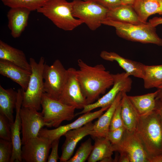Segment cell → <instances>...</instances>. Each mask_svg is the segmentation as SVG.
<instances>
[{
    "mask_svg": "<svg viewBox=\"0 0 162 162\" xmlns=\"http://www.w3.org/2000/svg\"><path fill=\"white\" fill-rule=\"evenodd\" d=\"M109 107H102L94 112H89L84 113L73 122L65 125L59 126L54 129L49 130L42 128L39 131L38 136L47 138L52 142L55 140L60 139L68 131L80 128L98 118Z\"/></svg>",
    "mask_w": 162,
    "mask_h": 162,
    "instance_id": "cell-14",
    "label": "cell"
},
{
    "mask_svg": "<svg viewBox=\"0 0 162 162\" xmlns=\"http://www.w3.org/2000/svg\"><path fill=\"white\" fill-rule=\"evenodd\" d=\"M72 9V2L66 0H48L36 11L47 18L58 28L70 31L83 23L73 16Z\"/></svg>",
    "mask_w": 162,
    "mask_h": 162,
    "instance_id": "cell-4",
    "label": "cell"
},
{
    "mask_svg": "<svg viewBox=\"0 0 162 162\" xmlns=\"http://www.w3.org/2000/svg\"><path fill=\"white\" fill-rule=\"evenodd\" d=\"M149 162H162V153L151 158Z\"/></svg>",
    "mask_w": 162,
    "mask_h": 162,
    "instance_id": "cell-40",
    "label": "cell"
},
{
    "mask_svg": "<svg viewBox=\"0 0 162 162\" xmlns=\"http://www.w3.org/2000/svg\"><path fill=\"white\" fill-rule=\"evenodd\" d=\"M31 11L22 8H11L8 11V27L13 38H18L21 36L27 26Z\"/></svg>",
    "mask_w": 162,
    "mask_h": 162,
    "instance_id": "cell-18",
    "label": "cell"
},
{
    "mask_svg": "<svg viewBox=\"0 0 162 162\" xmlns=\"http://www.w3.org/2000/svg\"><path fill=\"white\" fill-rule=\"evenodd\" d=\"M121 1L122 4L133 5L136 0H121Z\"/></svg>",
    "mask_w": 162,
    "mask_h": 162,
    "instance_id": "cell-42",
    "label": "cell"
},
{
    "mask_svg": "<svg viewBox=\"0 0 162 162\" xmlns=\"http://www.w3.org/2000/svg\"><path fill=\"white\" fill-rule=\"evenodd\" d=\"M91 140L89 138L82 143L74 155L67 162H84L87 160L93 148Z\"/></svg>",
    "mask_w": 162,
    "mask_h": 162,
    "instance_id": "cell-30",
    "label": "cell"
},
{
    "mask_svg": "<svg viewBox=\"0 0 162 162\" xmlns=\"http://www.w3.org/2000/svg\"><path fill=\"white\" fill-rule=\"evenodd\" d=\"M77 64L79 69L76 71L77 79L88 104L93 103L112 86L113 74L101 64L91 66L79 59Z\"/></svg>",
    "mask_w": 162,
    "mask_h": 162,
    "instance_id": "cell-1",
    "label": "cell"
},
{
    "mask_svg": "<svg viewBox=\"0 0 162 162\" xmlns=\"http://www.w3.org/2000/svg\"><path fill=\"white\" fill-rule=\"evenodd\" d=\"M0 60L7 61L32 72L31 65L23 51L0 40Z\"/></svg>",
    "mask_w": 162,
    "mask_h": 162,
    "instance_id": "cell-21",
    "label": "cell"
},
{
    "mask_svg": "<svg viewBox=\"0 0 162 162\" xmlns=\"http://www.w3.org/2000/svg\"><path fill=\"white\" fill-rule=\"evenodd\" d=\"M32 73L28 87L23 90L22 106L31 107L38 111L41 109V102L44 93L43 71L45 64L44 58L41 57L38 63L32 58H29Z\"/></svg>",
    "mask_w": 162,
    "mask_h": 162,
    "instance_id": "cell-5",
    "label": "cell"
},
{
    "mask_svg": "<svg viewBox=\"0 0 162 162\" xmlns=\"http://www.w3.org/2000/svg\"><path fill=\"white\" fill-rule=\"evenodd\" d=\"M41 106L44 121L48 127L57 128L63 121H70L75 116V107L51 98L44 93L42 96Z\"/></svg>",
    "mask_w": 162,
    "mask_h": 162,
    "instance_id": "cell-7",
    "label": "cell"
},
{
    "mask_svg": "<svg viewBox=\"0 0 162 162\" xmlns=\"http://www.w3.org/2000/svg\"><path fill=\"white\" fill-rule=\"evenodd\" d=\"M102 23L114 27L117 34L123 38L131 41L152 44L162 46V39L157 34L155 27L149 22L134 24L106 18Z\"/></svg>",
    "mask_w": 162,
    "mask_h": 162,
    "instance_id": "cell-3",
    "label": "cell"
},
{
    "mask_svg": "<svg viewBox=\"0 0 162 162\" xmlns=\"http://www.w3.org/2000/svg\"><path fill=\"white\" fill-rule=\"evenodd\" d=\"M32 72L7 61L0 60V74L19 84L24 91L28 87Z\"/></svg>",
    "mask_w": 162,
    "mask_h": 162,
    "instance_id": "cell-19",
    "label": "cell"
},
{
    "mask_svg": "<svg viewBox=\"0 0 162 162\" xmlns=\"http://www.w3.org/2000/svg\"><path fill=\"white\" fill-rule=\"evenodd\" d=\"M119 153L120 155L118 158V162H130L129 158L126 153L124 152H121Z\"/></svg>",
    "mask_w": 162,
    "mask_h": 162,
    "instance_id": "cell-39",
    "label": "cell"
},
{
    "mask_svg": "<svg viewBox=\"0 0 162 162\" xmlns=\"http://www.w3.org/2000/svg\"><path fill=\"white\" fill-rule=\"evenodd\" d=\"M112 146L114 152L126 153L130 162H149L150 157L135 131L126 130L121 142Z\"/></svg>",
    "mask_w": 162,
    "mask_h": 162,
    "instance_id": "cell-11",
    "label": "cell"
},
{
    "mask_svg": "<svg viewBox=\"0 0 162 162\" xmlns=\"http://www.w3.org/2000/svg\"><path fill=\"white\" fill-rule=\"evenodd\" d=\"M73 16L94 31L107 18L108 9L93 0H74L72 2Z\"/></svg>",
    "mask_w": 162,
    "mask_h": 162,
    "instance_id": "cell-6",
    "label": "cell"
},
{
    "mask_svg": "<svg viewBox=\"0 0 162 162\" xmlns=\"http://www.w3.org/2000/svg\"><path fill=\"white\" fill-rule=\"evenodd\" d=\"M122 97V92L117 95L114 101L106 112L98 118L94 123L91 135L94 138L96 137L106 138L110 130V127L113 115L120 104Z\"/></svg>",
    "mask_w": 162,
    "mask_h": 162,
    "instance_id": "cell-20",
    "label": "cell"
},
{
    "mask_svg": "<svg viewBox=\"0 0 162 162\" xmlns=\"http://www.w3.org/2000/svg\"><path fill=\"white\" fill-rule=\"evenodd\" d=\"M157 90L144 95L130 96L128 97L140 116L146 115L156 108V98Z\"/></svg>",
    "mask_w": 162,
    "mask_h": 162,
    "instance_id": "cell-26",
    "label": "cell"
},
{
    "mask_svg": "<svg viewBox=\"0 0 162 162\" xmlns=\"http://www.w3.org/2000/svg\"><path fill=\"white\" fill-rule=\"evenodd\" d=\"M126 129L123 126L114 130H109L106 137L112 145L118 144L121 141Z\"/></svg>",
    "mask_w": 162,
    "mask_h": 162,
    "instance_id": "cell-33",
    "label": "cell"
},
{
    "mask_svg": "<svg viewBox=\"0 0 162 162\" xmlns=\"http://www.w3.org/2000/svg\"><path fill=\"white\" fill-rule=\"evenodd\" d=\"M76 71L73 68L67 69L65 81L58 100L76 109H83L88 104L77 79Z\"/></svg>",
    "mask_w": 162,
    "mask_h": 162,
    "instance_id": "cell-10",
    "label": "cell"
},
{
    "mask_svg": "<svg viewBox=\"0 0 162 162\" xmlns=\"http://www.w3.org/2000/svg\"><path fill=\"white\" fill-rule=\"evenodd\" d=\"M17 92L10 88L5 89L0 85V113L8 118L10 124L14 120V110L15 108Z\"/></svg>",
    "mask_w": 162,
    "mask_h": 162,
    "instance_id": "cell-24",
    "label": "cell"
},
{
    "mask_svg": "<svg viewBox=\"0 0 162 162\" xmlns=\"http://www.w3.org/2000/svg\"><path fill=\"white\" fill-rule=\"evenodd\" d=\"M13 150L11 141L0 140V162H10Z\"/></svg>",
    "mask_w": 162,
    "mask_h": 162,
    "instance_id": "cell-31",
    "label": "cell"
},
{
    "mask_svg": "<svg viewBox=\"0 0 162 162\" xmlns=\"http://www.w3.org/2000/svg\"><path fill=\"white\" fill-rule=\"evenodd\" d=\"M132 6L143 23L147 22L148 18L152 15H162V0H136Z\"/></svg>",
    "mask_w": 162,
    "mask_h": 162,
    "instance_id": "cell-25",
    "label": "cell"
},
{
    "mask_svg": "<svg viewBox=\"0 0 162 162\" xmlns=\"http://www.w3.org/2000/svg\"><path fill=\"white\" fill-rule=\"evenodd\" d=\"M52 142L39 136L31 138L23 145L21 156L26 162H47Z\"/></svg>",
    "mask_w": 162,
    "mask_h": 162,
    "instance_id": "cell-13",
    "label": "cell"
},
{
    "mask_svg": "<svg viewBox=\"0 0 162 162\" xmlns=\"http://www.w3.org/2000/svg\"><path fill=\"white\" fill-rule=\"evenodd\" d=\"M155 110L158 113L162 123V105H157Z\"/></svg>",
    "mask_w": 162,
    "mask_h": 162,
    "instance_id": "cell-41",
    "label": "cell"
},
{
    "mask_svg": "<svg viewBox=\"0 0 162 162\" xmlns=\"http://www.w3.org/2000/svg\"><path fill=\"white\" fill-rule=\"evenodd\" d=\"M142 79L145 88L158 87L162 84V64L150 66L145 65Z\"/></svg>",
    "mask_w": 162,
    "mask_h": 162,
    "instance_id": "cell-28",
    "label": "cell"
},
{
    "mask_svg": "<svg viewBox=\"0 0 162 162\" xmlns=\"http://www.w3.org/2000/svg\"><path fill=\"white\" fill-rule=\"evenodd\" d=\"M113 84L108 92L94 103L85 106L82 110L75 114V116L90 112L97 108L109 107L120 92L127 93L130 91L132 81L125 72L113 74Z\"/></svg>",
    "mask_w": 162,
    "mask_h": 162,
    "instance_id": "cell-9",
    "label": "cell"
},
{
    "mask_svg": "<svg viewBox=\"0 0 162 162\" xmlns=\"http://www.w3.org/2000/svg\"><path fill=\"white\" fill-rule=\"evenodd\" d=\"M94 139V144L88 162L100 161L106 158L112 157L114 151L110 142L105 137H96Z\"/></svg>",
    "mask_w": 162,
    "mask_h": 162,
    "instance_id": "cell-27",
    "label": "cell"
},
{
    "mask_svg": "<svg viewBox=\"0 0 162 162\" xmlns=\"http://www.w3.org/2000/svg\"><path fill=\"white\" fill-rule=\"evenodd\" d=\"M5 6L11 8H22L31 11L37 10L48 0H1Z\"/></svg>",
    "mask_w": 162,
    "mask_h": 162,
    "instance_id": "cell-29",
    "label": "cell"
},
{
    "mask_svg": "<svg viewBox=\"0 0 162 162\" xmlns=\"http://www.w3.org/2000/svg\"><path fill=\"white\" fill-rule=\"evenodd\" d=\"M152 26L156 27L160 24H162V17H155L150 19L148 22Z\"/></svg>",
    "mask_w": 162,
    "mask_h": 162,
    "instance_id": "cell-38",
    "label": "cell"
},
{
    "mask_svg": "<svg viewBox=\"0 0 162 162\" xmlns=\"http://www.w3.org/2000/svg\"><path fill=\"white\" fill-rule=\"evenodd\" d=\"M108 9L122 4L121 0H92Z\"/></svg>",
    "mask_w": 162,
    "mask_h": 162,
    "instance_id": "cell-36",
    "label": "cell"
},
{
    "mask_svg": "<svg viewBox=\"0 0 162 162\" xmlns=\"http://www.w3.org/2000/svg\"><path fill=\"white\" fill-rule=\"evenodd\" d=\"M100 162H115L114 159H113L112 158V157L106 158Z\"/></svg>",
    "mask_w": 162,
    "mask_h": 162,
    "instance_id": "cell-43",
    "label": "cell"
},
{
    "mask_svg": "<svg viewBox=\"0 0 162 162\" xmlns=\"http://www.w3.org/2000/svg\"><path fill=\"white\" fill-rule=\"evenodd\" d=\"M31 107L22 106L20 111L21 123L22 144L29 139L38 136L40 130L47 124L44 120L42 112Z\"/></svg>",
    "mask_w": 162,
    "mask_h": 162,
    "instance_id": "cell-12",
    "label": "cell"
},
{
    "mask_svg": "<svg viewBox=\"0 0 162 162\" xmlns=\"http://www.w3.org/2000/svg\"><path fill=\"white\" fill-rule=\"evenodd\" d=\"M92 0H84V1H91Z\"/></svg>",
    "mask_w": 162,
    "mask_h": 162,
    "instance_id": "cell-44",
    "label": "cell"
},
{
    "mask_svg": "<svg viewBox=\"0 0 162 162\" xmlns=\"http://www.w3.org/2000/svg\"><path fill=\"white\" fill-rule=\"evenodd\" d=\"M17 101L16 105V117L13 123L10 124L11 139L13 150L10 162H20L22 161L21 156L22 141L20 138L21 123L20 111L22 106L23 90L19 89L17 91Z\"/></svg>",
    "mask_w": 162,
    "mask_h": 162,
    "instance_id": "cell-16",
    "label": "cell"
},
{
    "mask_svg": "<svg viewBox=\"0 0 162 162\" xmlns=\"http://www.w3.org/2000/svg\"><path fill=\"white\" fill-rule=\"evenodd\" d=\"M67 73L59 59L51 65L45 63L43 71L44 93L49 97L58 100L62 89Z\"/></svg>",
    "mask_w": 162,
    "mask_h": 162,
    "instance_id": "cell-8",
    "label": "cell"
},
{
    "mask_svg": "<svg viewBox=\"0 0 162 162\" xmlns=\"http://www.w3.org/2000/svg\"><path fill=\"white\" fill-rule=\"evenodd\" d=\"M0 138L11 141L10 124L6 117L0 113Z\"/></svg>",
    "mask_w": 162,
    "mask_h": 162,
    "instance_id": "cell-32",
    "label": "cell"
},
{
    "mask_svg": "<svg viewBox=\"0 0 162 162\" xmlns=\"http://www.w3.org/2000/svg\"><path fill=\"white\" fill-rule=\"evenodd\" d=\"M157 88V94L156 98V104L162 105V84Z\"/></svg>",
    "mask_w": 162,
    "mask_h": 162,
    "instance_id": "cell-37",
    "label": "cell"
},
{
    "mask_svg": "<svg viewBox=\"0 0 162 162\" xmlns=\"http://www.w3.org/2000/svg\"><path fill=\"white\" fill-rule=\"evenodd\" d=\"M100 57L105 60L116 62L130 76L143 79L145 65L139 62L126 58L114 52L102 51Z\"/></svg>",
    "mask_w": 162,
    "mask_h": 162,
    "instance_id": "cell-17",
    "label": "cell"
},
{
    "mask_svg": "<svg viewBox=\"0 0 162 162\" xmlns=\"http://www.w3.org/2000/svg\"><path fill=\"white\" fill-rule=\"evenodd\" d=\"M135 131L150 158L162 153V123L155 110L140 116Z\"/></svg>",
    "mask_w": 162,
    "mask_h": 162,
    "instance_id": "cell-2",
    "label": "cell"
},
{
    "mask_svg": "<svg viewBox=\"0 0 162 162\" xmlns=\"http://www.w3.org/2000/svg\"><path fill=\"white\" fill-rule=\"evenodd\" d=\"M124 126L121 114V102L116 108L113 115L110 127L111 130Z\"/></svg>",
    "mask_w": 162,
    "mask_h": 162,
    "instance_id": "cell-34",
    "label": "cell"
},
{
    "mask_svg": "<svg viewBox=\"0 0 162 162\" xmlns=\"http://www.w3.org/2000/svg\"><path fill=\"white\" fill-rule=\"evenodd\" d=\"M94 123L90 122L82 126L69 130L64 136L65 140L62 147V154L59 158L61 162H67L73 154L78 143L83 138L91 135Z\"/></svg>",
    "mask_w": 162,
    "mask_h": 162,
    "instance_id": "cell-15",
    "label": "cell"
},
{
    "mask_svg": "<svg viewBox=\"0 0 162 162\" xmlns=\"http://www.w3.org/2000/svg\"><path fill=\"white\" fill-rule=\"evenodd\" d=\"M121 105V114L124 126L128 131H136L140 116L126 92H122Z\"/></svg>",
    "mask_w": 162,
    "mask_h": 162,
    "instance_id": "cell-22",
    "label": "cell"
},
{
    "mask_svg": "<svg viewBox=\"0 0 162 162\" xmlns=\"http://www.w3.org/2000/svg\"><path fill=\"white\" fill-rule=\"evenodd\" d=\"M106 18L134 24L146 23L140 20L132 5H131L122 4L108 9Z\"/></svg>",
    "mask_w": 162,
    "mask_h": 162,
    "instance_id": "cell-23",
    "label": "cell"
},
{
    "mask_svg": "<svg viewBox=\"0 0 162 162\" xmlns=\"http://www.w3.org/2000/svg\"><path fill=\"white\" fill-rule=\"evenodd\" d=\"M59 139H57L53 140L51 143L52 151L49 156L47 162H57L59 159L58 154V148Z\"/></svg>",
    "mask_w": 162,
    "mask_h": 162,
    "instance_id": "cell-35",
    "label": "cell"
}]
</instances>
